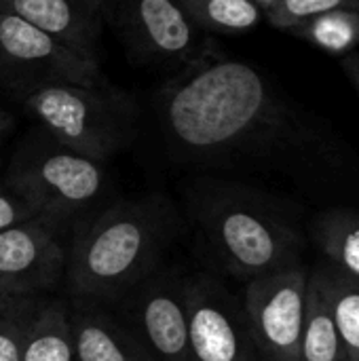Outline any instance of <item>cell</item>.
Listing matches in <instances>:
<instances>
[{
  "label": "cell",
  "mask_w": 359,
  "mask_h": 361,
  "mask_svg": "<svg viewBox=\"0 0 359 361\" xmlns=\"http://www.w3.org/2000/svg\"><path fill=\"white\" fill-rule=\"evenodd\" d=\"M343 6H359V0H279L264 17L279 30H292L307 19Z\"/></svg>",
  "instance_id": "obj_21"
},
{
  "label": "cell",
  "mask_w": 359,
  "mask_h": 361,
  "mask_svg": "<svg viewBox=\"0 0 359 361\" xmlns=\"http://www.w3.org/2000/svg\"><path fill=\"white\" fill-rule=\"evenodd\" d=\"M334 319L347 361H359V281L332 264L309 273Z\"/></svg>",
  "instance_id": "obj_14"
},
{
  "label": "cell",
  "mask_w": 359,
  "mask_h": 361,
  "mask_svg": "<svg viewBox=\"0 0 359 361\" xmlns=\"http://www.w3.org/2000/svg\"><path fill=\"white\" fill-rule=\"evenodd\" d=\"M36 309L32 298H11L0 309V361H23V341Z\"/></svg>",
  "instance_id": "obj_20"
},
{
  "label": "cell",
  "mask_w": 359,
  "mask_h": 361,
  "mask_svg": "<svg viewBox=\"0 0 359 361\" xmlns=\"http://www.w3.org/2000/svg\"><path fill=\"white\" fill-rule=\"evenodd\" d=\"M190 214L218 262L252 281L300 267V237L258 192L218 180H199L188 192Z\"/></svg>",
  "instance_id": "obj_3"
},
{
  "label": "cell",
  "mask_w": 359,
  "mask_h": 361,
  "mask_svg": "<svg viewBox=\"0 0 359 361\" xmlns=\"http://www.w3.org/2000/svg\"><path fill=\"white\" fill-rule=\"evenodd\" d=\"M252 2H254L258 8H262V11L267 13V11H269V8H273L279 0H252Z\"/></svg>",
  "instance_id": "obj_24"
},
{
  "label": "cell",
  "mask_w": 359,
  "mask_h": 361,
  "mask_svg": "<svg viewBox=\"0 0 359 361\" xmlns=\"http://www.w3.org/2000/svg\"><path fill=\"white\" fill-rule=\"evenodd\" d=\"M106 17L112 19L127 55L140 63L184 68L216 53L180 0H108Z\"/></svg>",
  "instance_id": "obj_7"
},
{
  "label": "cell",
  "mask_w": 359,
  "mask_h": 361,
  "mask_svg": "<svg viewBox=\"0 0 359 361\" xmlns=\"http://www.w3.org/2000/svg\"><path fill=\"white\" fill-rule=\"evenodd\" d=\"M23 361H74L70 309L59 302L36 309L23 341Z\"/></svg>",
  "instance_id": "obj_16"
},
{
  "label": "cell",
  "mask_w": 359,
  "mask_h": 361,
  "mask_svg": "<svg viewBox=\"0 0 359 361\" xmlns=\"http://www.w3.org/2000/svg\"><path fill=\"white\" fill-rule=\"evenodd\" d=\"M296 36L328 53H347L359 44V6H343L322 13L292 27Z\"/></svg>",
  "instance_id": "obj_19"
},
{
  "label": "cell",
  "mask_w": 359,
  "mask_h": 361,
  "mask_svg": "<svg viewBox=\"0 0 359 361\" xmlns=\"http://www.w3.org/2000/svg\"><path fill=\"white\" fill-rule=\"evenodd\" d=\"M21 106L51 140L99 163L138 135V102L110 80L47 87L21 99Z\"/></svg>",
  "instance_id": "obj_4"
},
{
  "label": "cell",
  "mask_w": 359,
  "mask_h": 361,
  "mask_svg": "<svg viewBox=\"0 0 359 361\" xmlns=\"http://www.w3.org/2000/svg\"><path fill=\"white\" fill-rule=\"evenodd\" d=\"M70 330L74 361H131L148 353L127 326L99 311L95 302L70 311Z\"/></svg>",
  "instance_id": "obj_13"
},
{
  "label": "cell",
  "mask_w": 359,
  "mask_h": 361,
  "mask_svg": "<svg viewBox=\"0 0 359 361\" xmlns=\"http://www.w3.org/2000/svg\"><path fill=\"white\" fill-rule=\"evenodd\" d=\"M108 80L99 63L72 51L51 34L0 8V82L19 102L55 85Z\"/></svg>",
  "instance_id": "obj_6"
},
{
  "label": "cell",
  "mask_w": 359,
  "mask_h": 361,
  "mask_svg": "<svg viewBox=\"0 0 359 361\" xmlns=\"http://www.w3.org/2000/svg\"><path fill=\"white\" fill-rule=\"evenodd\" d=\"M4 184L36 216H49L74 226L93 216L104 203L110 176L106 163L78 154L38 131L15 150Z\"/></svg>",
  "instance_id": "obj_5"
},
{
  "label": "cell",
  "mask_w": 359,
  "mask_h": 361,
  "mask_svg": "<svg viewBox=\"0 0 359 361\" xmlns=\"http://www.w3.org/2000/svg\"><path fill=\"white\" fill-rule=\"evenodd\" d=\"M13 129V114L0 106V142L4 140V135Z\"/></svg>",
  "instance_id": "obj_23"
},
{
  "label": "cell",
  "mask_w": 359,
  "mask_h": 361,
  "mask_svg": "<svg viewBox=\"0 0 359 361\" xmlns=\"http://www.w3.org/2000/svg\"><path fill=\"white\" fill-rule=\"evenodd\" d=\"M36 212L17 195L13 192L6 184L0 186V233L34 218Z\"/></svg>",
  "instance_id": "obj_22"
},
{
  "label": "cell",
  "mask_w": 359,
  "mask_h": 361,
  "mask_svg": "<svg viewBox=\"0 0 359 361\" xmlns=\"http://www.w3.org/2000/svg\"><path fill=\"white\" fill-rule=\"evenodd\" d=\"M298 361H347L330 309L311 277L307 288V313L300 334Z\"/></svg>",
  "instance_id": "obj_17"
},
{
  "label": "cell",
  "mask_w": 359,
  "mask_h": 361,
  "mask_svg": "<svg viewBox=\"0 0 359 361\" xmlns=\"http://www.w3.org/2000/svg\"><path fill=\"white\" fill-rule=\"evenodd\" d=\"M188 277L157 269L125 296L131 332L154 361H186Z\"/></svg>",
  "instance_id": "obj_11"
},
{
  "label": "cell",
  "mask_w": 359,
  "mask_h": 361,
  "mask_svg": "<svg viewBox=\"0 0 359 361\" xmlns=\"http://www.w3.org/2000/svg\"><path fill=\"white\" fill-rule=\"evenodd\" d=\"M307 288L303 264L248 281L241 305L254 349L264 361H298Z\"/></svg>",
  "instance_id": "obj_8"
},
{
  "label": "cell",
  "mask_w": 359,
  "mask_h": 361,
  "mask_svg": "<svg viewBox=\"0 0 359 361\" xmlns=\"http://www.w3.org/2000/svg\"><path fill=\"white\" fill-rule=\"evenodd\" d=\"M66 222L34 216L0 233V288L15 298L53 290L66 277Z\"/></svg>",
  "instance_id": "obj_9"
},
{
  "label": "cell",
  "mask_w": 359,
  "mask_h": 361,
  "mask_svg": "<svg viewBox=\"0 0 359 361\" xmlns=\"http://www.w3.org/2000/svg\"><path fill=\"white\" fill-rule=\"evenodd\" d=\"M157 112L171 157L212 165L258 135L273 99L256 68L209 53L165 80Z\"/></svg>",
  "instance_id": "obj_1"
},
{
  "label": "cell",
  "mask_w": 359,
  "mask_h": 361,
  "mask_svg": "<svg viewBox=\"0 0 359 361\" xmlns=\"http://www.w3.org/2000/svg\"><path fill=\"white\" fill-rule=\"evenodd\" d=\"M11 298H15V296H8V294H6V292H4V290L0 288V309H2V307H4V305H6V302L11 300Z\"/></svg>",
  "instance_id": "obj_25"
},
{
  "label": "cell",
  "mask_w": 359,
  "mask_h": 361,
  "mask_svg": "<svg viewBox=\"0 0 359 361\" xmlns=\"http://www.w3.org/2000/svg\"><path fill=\"white\" fill-rule=\"evenodd\" d=\"M313 239L328 262L359 281V212L330 209L313 222Z\"/></svg>",
  "instance_id": "obj_15"
},
{
  "label": "cell",
  "mask_w": 359,
  "mask_h": 361,
  "mask_svg": "<svg viewBox=\"0 0 359 361\" xmlns=\"http://www.w3.org/2000/svg\"><path fill=\"white\" fill-rule=\"evenodd\" d=\"M106 6L108 0H0V8L15 13L97 63Z\"/></svg>",
  "instance_id": "obj_12"
},
{
  "label": "cell",
  "mask_w": 359,
  "mask_h": 361,
  "mask_svg": "<svg viewBox=\"0 0 359 361\" xmlns=\"http://www.w3.org/2000/svg\"><path fill=\"white\" fill-rule=\"evenodd\" d=\"M131 361H154L148 353H144V355H140V357H135V360H131Z\"/></svg>",
  "instance_id": "obj_26"
},
{
  "label": "cell",
  "mask_w": 359,
  "mask_h": 361,
  "mask_svg": "<svg viewBox=\"0 0 359 361\" xmlns=\"http://www.w3.org/2000/svg\"><path fill=\"white\" fill-rule=\"evenodd\" d=\"M355 80H358V87H359V68H358V72H355Z\"/></svg>",
  "instance_id": "obj_27"
},
{
  "label": "cell",
  "mask_w": 359,
  "mask_h": 361,
  "mask_svg": "<svg viewBox=\"0 0 359 361\" xmlns=\"http://www.w3.org/2000/svg\"><path fill=\"white\" fill-rule=\"evenodd\" d=\"M176 222L167 199L116 201L74 224L68 239L66 283L83 302L121 300L159 269Z\"/></svg>",
  "instance_id": "obj_2"
},
{
  "label": "cell",
  "mask_w": 359,
  "mask_h": 361,
  "mask_svg": "<svg viewBox=\"0 0 359 361\" xmlns=\"http://www.w3.org/2000/svg\"><path fill=\"white\" fill-rule=\"evenodd\" d=\"M188 345L186 361H254V343L243 305L212 275L186 286Z\"/></svg>",
  "instance_id": "obj_10"
},
{
  "label": "cell",
  "mask_w": 359,
  "mask_h": 361,
  "mask_svg": "<svg viewBox=\"0 0 359 361\" xmlns=\"http://www.w3.org/2000/svg\"><path fill=\"white\" fill-rule=\"evenodd\" d=\"M180 4L205 34L250 32L264 17L252 0H180Z\"/></svg>",
  "instance_id": "obj_18"
}]
</instances>
